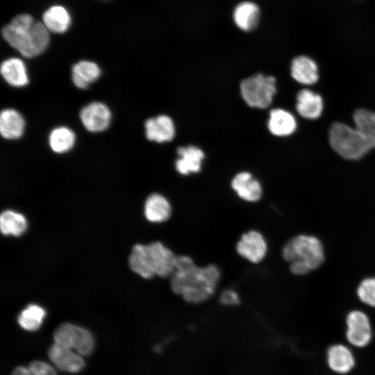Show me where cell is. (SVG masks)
Masks as SVG:
<instances>
[{"label":"cell","instance_id":"cell-1","mask_svg":"<svg viewBox=\"0 0 375 375\" xmlns=\"http://www.w3.org/2000/svg\"><path fill=\"white\" fill-rule=\"evenodd\" d=\"M221 277L219 267L210 264L196 265L188 256H177L170 278L172 291L190 303H201L208 300L215 292Z\"/></svg>","mask_w":375,"mask_h":375},{"label":"cell","instance_id":"cell-2","mask_svg":"<svg viewBox=\"0 0 375 375\" xmlns=\"http://www.w3.org/2000/svg\"><path fill=\"white\" fill-rule=\"evenodd\" d=\"M353 119L354 127L335 122L328 131L332 149L347 160H358L375 148V113L360 108Z\"/></svg>","mask_w":375,"mask_h":375},{"label":"cell","instance_id":"cell-3","mask_svg":"<svg viewBox=\"0 0 375 375\" xmlns=\"http://www.w3.org/2000/svg\"><path fill=\"white\" fill-rule=\"evenodd\" d=\"M4 40L23 56L31 58L42 53L49 43V31L43 22L28 14L15 16L1 30Z\"/></svg>","mask_w":375,"mask_h":375},{"label":"cell","instance_id":"cell-4","mask_svg":"<svg viewBox=\"0 0 375 375\" xmlns=\"http://www.w3.org/2000/svg\"><path fill=\"white\" fill-rule=\"evenodd\" d=\"M177 256L161 242L133 246L128 258L131 270L144 278L154 276L169 277L172 274Z\"/></svg>","mask_w":375,"mask_h":375},{"label":"cell","instance_id":"cell-5","mask_svg":"<svg viewBox=\"0 0 375 375\" xmlns=\"http://www.w3.org/2000/svg\"><path fill=\"white\" fill-rule=\"evenodd\" d=\"M282 255L290 262L295 275H305L319 267L324 261L323 244L311 235L301 234L290 240L283 247Z\"/></svg>","mask_w":375,"mask_h":375},{"label":"cell","instance_id":"cell-6","mask_svg":"<svg viewBox=\"0 0 375 375\" xmlns=\"http://www.w3.org/2000/svg\"><path fill=\"white\" fill-rule=\"evenodd\" d=\"M240 92L249 106L265 108L272 103L276 92V79L271 76L255 74L242 81Z\"/></svg>","mask_w":375,"mask_h":375},{"label":"cell","instance_id":"cell-7","mask_svg":"<svg viewBox=\"0 0 375 375\" xmlns=\"http://www.w3.org/2000/svg\"><path fill=\"white\" fill-rule=\"evenodd\" d=\"M54 343L74 350L81 356L90 355L94 346L91 333L79 326L66 322L60 324L53 333Z\"/></svg>","mask_w":375,"mask_h":375},{"label":"cell","instance_id":"cell-8","mask_svg":"<svg viewBox=\"0 0 375 375\" xmlns=\"http://www.w3.org/2000/svg\"><path fill=\"white\" fill-rule=\"evenodd\" d=\"M346 338L351 345L362 348L372 338V324L367 315L362 310L350 311L346 317Z\"/></svg>","mask_w":375,"mask_h":375},{"label":"cell","instance_id":"cell-9","mask_svg":"<svg viewBox=\"0 0 375 375\" xmlns=\"http://www.w3.org/2000/svg\"><path fill=\"white\" fill-rule=\"evenodd\" d=\"M236 251L249 262L258 263L267 255V243L260 232L250 230L244 233L240 238L236 244Z\"/></svg>","mask_w":375,"mask_h":375},{"label":"cell","instance_id":"cell-10","mask_svg":"<svg viewBox=\"0 0 375 375\" xmlns=\"http://www.w3.org/2000/svg\"><path fill=\"white\" fill-rule=\"evenodd\" d=\"M80 119L88 131L94 133L101 132L108 127L111 112L104 103L92 102L82 108Z\"/></svg>","mask_w":375,"mask_h":375},{"label":"cell","instance_id":"cell-11","mask_svg":"<svg viewBox=\"0 0 375 375\" xmlns=\"http://www.w3.org/2000/svg\"><path fill=\"white\" fill-rule=\"evenodd\" d=\"M48 356L58 369L76 373L85 367L83 356L73 349L53 343L48 350Z\"/></svg>","mask_w":375,"mask_h":375},{"label":"cell","instance_id":"cell-12","mask_svg":"<svg viewBox=\"0 0 375 375\" xmlns=\"http://www.w3.org/2000/svg\"><path fill=\"white\" fill-rule=\"evenodd\" d=\"M145 133L149 140L157 142H169L175 135L172 119L167 115L150 118L145 122Z\"/></svg>","mask_w":375,"mask_h":375},{"label":"cell","instance_id":"cell-13","mask_svg":"<svg viewBox=\"0 0 375 375\" xmlns=\"http://www.w3.org/2000/svg\"><path fill=\"white\" fill-rule=\"evenodd\" d=\"M355 362L352 351L344 344H333L327 350V363L334 372L347 374L354 367Z\"/></svg>","mask_w":375,"mask_h":375},{"label":"cell","instance_id":"cell-14","mask_svg":"<svg viewBox=\"0 0 375 375\" xmlns=\"http://www.w3.org/2000/svg\"><path fill=\"white\" fill-rule=\"evenodd\" d=\"M232 188L242 199L256 202L260 199L262 190L260 183L249 172H240L232 180Z\"/></svg>","mask_w":375,"mask_h":375},{"label":"cell","instance_id":"cell-15","mask_svg":"<svg viewBox=\"0 0 375 375\" xmlns=\"http://www.w3.org/2000/svg\"><path fill=\"white\" fill-rule=\"evenodd\" d=\"M296 109L301 117L315 119L322 113V98L310 90L303 89L297 95Z\"/></svg>","mask_w":375,"mask_h":375},{"label":"cell","instance_id":"cell-16","mask_svg":"<svg viewBox=\"0 0 375 375\" xmlns=\"http://www.w3.org/2000/svg\"><path fill=\"white\" fill-rule=\"evenodd\" d=\"M179 158L176 161V170L183 175L198 172L201 169L204 153L199 148L190 145L177 149Z\"/></svg>","mask_w":375,"mask_h":375},{"label":"cell","instance_id":"cell-17","mask_svg":"<svg viewBox=\"0 0 375 375\" xmlns=\"http://www.w3.org/2000/svg\"><path fill=\"white\" fill-rule=\"evenodd\" d=\"M291 75L299 83L312 85L319 78L317 65L306 56H297L292 61Z\"/></svg>","mask_w":375,"mask_h":375},{"label":"cell","instance_id":"cell-18","mask_svg":"<svg viewBox=\"0 0 375 375\" xmlns=\"http://www.w3.org/2000/svg\"><path fill=\"white\" fill-rule=\"evenodd\" d=\"M144 212L149 222L162 223L167 221L171 217L172 206L164 196L154 193L147 199Z\"/></svg>","mask_w":375,"mask_h":375},{"label":"cell","instance_id":"cell-19","mask_svg":"<svg viewBox=\"0 0 375 375\" xmlns=\"http://www.w3.org/2000/svg\"><path fill=\"white\" fill-rule=\"evenodd\" d=\"M0 72L3 79L12 86L23 87L28 83L26 66L19 58L4 60L1 65Z\"/></svg>","mask_w":375,"mask_h":375},{"label":"cell","instance_id":"cell-20","mask_svg":"<svg viewBox=\"0 0 375 375\" xmlns=\"http://www.w3.org/2000/svg\"><path fill=\"white\" fill-rule=\"evenodd\" d=\"M297 122L289 112L276 108L270 111L268 121L269 131L276 136H288L294 132Z\"/></svg>","mask_w":375,"mask_h":375},{"label":"cell","instance_id":"cell-21","mask_svg":"<svg viewBox=\"0 0 375 375\" xmlns=\"http://www.w3.org/2000/svg\"><path fill=\"white\" fill-rule=\"evenodd\" d=\"M24 129V120L15 110L5 109L0 115V132L3 138L8 140L20 138Z\"/></svg>","mask_w":375,"mask_h":375},{"label":"cell","instance_id":"cell-22","mask_svg":"<svg viewBox=\"0 0 375 375\" xmlns=\"http://www.w3.org/2000/svg\"><path fill=\"white\" fill-rule=\"evenodd\" d=\"M260 10L256 4L250 1L239 3L233 12V19L238 28L249 31L254 29L259 22Z\"/></svg>","mask_w":375,"mask_h":375},{"label":"cell","instance_id":"cell-23","mask_svg":"<svg viewBox=\"0 0 375 375\" xmlns=\"http://www.w3.org/2000/svg\"><path fill=\"white\" fill-rule=\"evenodd\" d=\"M101 74L99 66L92 61L81 60L72 67V78L74 84L80 89H85L94 82Z\"/></svg>","mask_w":375,"mask_h":375},{"label":"cell","instance_id":"cell-24","mask_svg":"<svg viewBox=\"0 0 375 375\" xmlns=\"http://www.w3.org/2000/svg\"><path fill=\"white\" fill-rule=\"evenodd\" d=\"M42 20L49 32L55 33H65L71 23L69 14L61 6H53L47 10L43 14Z\"/></svg>","mask_w":375,"mask_h":375},{"label":"cell","instance_id":"cell-25","mask_svg":"<svg viewBox=\"0 0 375 375\" xmlns=\"http://www.w3.org/2000/svg\"><path fill=\"white\" fill-rule=\"evenodd\" d=\"M28 223L26 217L14 210L3 211L0 216V228L5 235L20 236L27 229Z\"/></svg>","mask_w":375,"mask_h":375},{"label":"cell","instance_id":"cell-26","mask_svg":"<svg viewBox=\"0 0 375 375\" xmlns=\"http://www.w3.org/2000/svg\"><path fill=\"white\" fill-rule=\"evenodd\" d=\"M45 310L36 304H30L21 311L17 322L24 330L34 331L38 330L43 322Z\"/></svg>","mask_w":375,"mask_h":375},{"label":"cell","instance_id":"cell-27","mask_svg":"<svg viewBox=\"0 0 375 375\" xmlns=\"http://www.w3.org/2000/svg\"><path fill=\"white\" fill-rule=\"evenodd\" d=\"M74 142V132L67 127H58L53 129L49 137L51 149L58 153H62L70 150Z\"/></svg>","mask_w":375,"mask_h":375},{"label":"cell","instance_id":"cell-28","mask_svg":"<svg viewBox=\"0 0 375 375\" xmlns=\"http://www.w3.org/2000/svg\"><path fill=\"white\" fill-rule=\"evenodd\" d=\"M356 293L362 303L375 308V276L363 279L358 285Z\"/></svg>","mask_w":375,"mask_h":375},{"label":"cell","instance_id":"cell-29","mask_svg":"<svg viewBox=\"0 0 375 375\" xmlns=\"http://www.w3.org/2000/svg\"><path fill=\"white\" fill-rule=\"evenodd\" d=\"M28 367L33 375H57L51 365L41 360L33 361Z\"/></svg>","mask_w":375,"mask_h":375},{"label":"cell","instance_id":"cell-30","mask_svg":"<svg viewBox=\"0 0 375 375\" xmlns=\"http://www.w3.org/2000/svg\"><path fill=\"white\" fill-rule=\"evenodd\" d=\"M219 302L224 306H236L240 303L238 293L233 289L224 290L219 296Z\"/></svg>","mask_w":375,"mask_h":375},{"label":"cell","instance_id":"cell-31","mask_svg":"<svg viewBox=\"0 0 375 375\" xmlns=\"http://www.w3.org/2000/svg\"><path fill=\"white\" fill-rule=\"evenodd\" d=\"M11 375H33L31 372H30L28 367H24V366H19L15 367Z\"/></svg>","mask_w":375,"mask_h":375}]
</instances>
